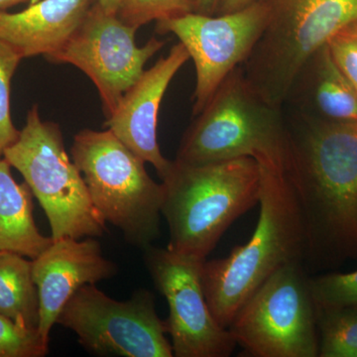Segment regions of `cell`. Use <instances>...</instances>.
Wrapping results in <instances>:
<instances>
[{
  "mask_svg": "<svg viewBox=\"0 0 357 357\" xmlns=\"http://www.w3.org/2000/svg\"><path fill=\"white\" fill-rule=\"evenodd\" d=\"M285 114V172L306 236L305 266L357 260V122Z\"/></svg>",
  "mask_w": 357,
  "mask_h": 357,
  "instance_id": "1",
  "label": "cell"
},
{
  "mask_svg": "<svg viewBox=\"0 0 357 357\" xmlns=\"http://www.w3.org/2000/svg\"><path fill=\"white\" fill-rule=\"evenodd\" d=\"M257 163L261 192L255 232L229 256L206 260L202 268L206 302L213 318L225 328L271 275L290 263L304 264L306 255L304 223L284 163L269 159Z\"/></svg>",
  "mask_w": 357,
  "mask_h": 357,
  "instance_id": "2",
  "label": "cell"
},
{
  "mask_svg": "<svg viewBox=\"0 0 357 357\" xmlns=\"http://www.w3.org/2000/svg\"><path fill=\"white\" fill-rule=\"evenodd\" d=\"M162 217L170 231L168 248L206 261L225 230L259 204L261 172L243 157L189 165L174 160L162 178Z\"/></svg>",
  "mask_w": 357,
  "mask_h": 357,
  "instance_id": "3",
  "label": "cell"
},
{
  "mask_svg": "<svg viewBox=\"0 0 357 357\" xmlns=\"http://www.w3.org/2000/svg\"><path fill=\"white\" fill-rule=\"evenodd\" d=\"M70 154L103 220L131 245H152L161 234L164 187L150 177L146 162L109 129L79 131Z\"/></svg>",
  "mask_w": 357,
  "mask_h": 357,
  "instance_id": "4",
  "label": "cell"
},
{
  "mask_svg": "<svg viewBox=\"0 0 357 357\" xmlns=\"http://www.w3.org/2000/svg\"><path fill=\"white\" fill-rule=\"evenodd\" d=\"M185 131L176 161L189 165L243 157L285 164L287 126L283 107L251 88L241 66L222 82Z\"/></svg>",
  "mask_w": 357,
  "mask_h": 357,
  "instance_id": "5",
  "label": "cell"
},
{
  "mask_svg": "<svg viewBox=\"0 0 357 357\" xmlns=\"http://www.w3.org/2000/svg\"><path fill=\"white\" fill-rule=\"evenodd\" d=\"M265 2L266 27L241 68L263 100L282 107L307 59L345 26L357 21V0Z\"/></svg>",
  "mask_w": 357,
  "mask_h": 357,
  "instance_id": "6",
  "label": "cell"
},
{
  "mask_svg": "<svg viewBox=\"0 0 357 357\" xmlns=\"http://www.w3.org/2000/svg\"><path fill=\"white\" fill-rule=\"evenodd\" d=\"M38 199L52 238L102 236L107 222L96 210L57 123L42 121L38 105L28 112L20 137L3 153Z\"/></svg>",
  "mask_w": 357,
  "mask_h": 357,
  "instance_id": "7",
  "label": "cell"
},
{
  "mask_svg": "<svg viewBox=\"0 0 357 357\" xmlns=\"http://www.w3.org/2000/svg\"><path fill=\"white\" fill-rule=\"evenodd\" d=\"M303 263L277 270L236 312L229 331L255 357L319 356L318 309Z\"/></svg>",
  "mask_w": 357,
  "mask_h": 357,
  "instance_id": "8",
  "label": "cell"
},
{
  "mask_svg": "<svg viewBox=\"0 0 357 357\" xmlns=\"http://www.w3.org/2000/svg\"><path fill=\"white\" fill-rule=\"evenodd\" d=\"M57 324L76 333L79 344L96 356L172 357L165 321L145 289L116 301L96 285H86L66 304Z\"/></svg>",
  "mask_w": 357,
  "mask_h": 357,
  "instance_id": "9",
  "label": "cell"
},
{
  "mask_svg": "<svg viewBox=\"0 0 357 357\" xmlns=\"http://www.w3.org/2000/svg\"><path fill=\"white\" fill-rule=\"evenodd\" d=\"M136 31L116 13L103 10L96 0L64 46L46 59L84 72L98 89L107 119L143 74L148 60L165 46L166 41L152 37L138 47Z\"/></svg>",
  "mask_w": 357,
  "mask_h": 357,
  "instance_id": "10",
  "label": "cell"
},
{
  "mask_svg": "<svg viewBox=\"0 0 357 357\" xmlns=\"http://www.w3.org/2000/svg\"><path fill=\"white\" fill-rule=\"evenodd\" d=\"M267 21V4L261 0L234 13H192L156 22V31L175 35L194 61L196 88L192 114H199L230 73L245 62Z\"/></svg>",
  "mask_w": 357,
  "mask_h": 357,
  "instance_id": "11",
  "label": "cell"
},
{
  "mask_svg": "<svg viewBox=\"0 0 357 357\" xmlns=\"http://www.w3.org/2000/svg\"><path fill=\"white\" fill-rule=\"evenodd\" d=\"M144 262L155 287L169 306L166 319L174 356L227 357L236 342L229 328L213 318L204 296V261L152 245L143 249Z\"/></svg>",
  "mask_w": 357,
  "mask_h": 357,
  "instance_id": "12",
  "label": "cell"
},
{
  "mask_svg": "<svg viewBox=\"0 0 357 357\" xmlns=\"http://www.w3.org/2000/svg\"><path fill=\"white\" fill-rule=\"evenodd\" d=\"M117 266L102 255L95 237L53 239L32 259V276L39 296L38 332L49 342L66 304L82 287L112 278Z\"/></svg>",
  "mask_w": 357,
  "mask_h": 357,
  "instance_id": "13",
  "label": "cell"
},
{
  "mask_svg": "<svg viewBox=\"0 0 357 357\" xmlns=\"http://www.w3.org/2000/svg\"><path fill=\"white\" fill-rule=\"evenodd\" d=\"M190 59L184 45L178 42L173 46L166 57L144 70L122 96L105 124L134 153L151 164L161 180L172 161L166 159L160 150L157 135L160 107L171 81Z\"/></svg>",
  "mask_w": 357,
  "mask_h": 357,
  "instance_id": "14",
  "label": "cell"
},
{
  "mask_svg": "<svg viewBox=\"0 0 357 357\" xmlns=\"http://www.w3.org/2000/svg\"><path fill=\"white\" fill-rule=\"evenodd\" d=\"M96 0H40L20 13L0 10V41L22 57H49L64 46Z\"/></svg>",
  "mask_w": 357,
  "mask_h": 357,
  "instance_id": "15",
  "label": "cell"
},
{
  "mask_svg": "<svg viewBox=\"0 0 357 357\" xmlns=\"http://www.w3.org/2000/svg\"><path fill=\"white\" fill-rule=\"evenodd\" d=\"M284 105L307 119L357 122V91L338 68L328 44L301 68Z\"/></svg>",
  "mask_w": 357,
  "mask_h": 357,
  "instance_id": "16",
  "label": "cell"
},
{
  "mask_svg": "<svg viewBox=\"0 0 357 357\" xmlns=\"http://www.w3.org/2000/svg\"><path fill=\"white\" fill-rule=\"evenodd\" d=\"M33 192L29 185L18 184L11 166L0 158V250L34 259L50 246L53 238L39 231L33 217Z\"/></svg>",
  "mask_w": 357,
  "mask_h": 357,
  "instance_id": "17",
  "label": "cell"
},
{
  "mask_svg": "<svg viewBox=\"0 0 357 357\" xmlns=\"http://www.w3.org/2000/svg\"><path fill=\"white\" fill-rule=\"evenodd\" d=\"M0 250V314L38 330L39 296L32 276V260Z\"/></svg>",
  "mask_w": 357,
  "mask_h": 357,
  "instance_id": "18",
  "label": "cell"
},
{
  "mask_svg": "<svg viewBox=\"0 0 357 357\" xmlns=\"http://www.w3.org/2000/svg\"><path fill=\"white\" fill-rule=\"evenodd\" d=\"M317 309L319 356L357 357V306Z\"/></svg>",
  "mask_w": 357,
  "mask_h": 357,
  "instance_id": "19",
  "label": "cell"
},
{
  "mask_svg": "<svg viewBox=\"0 0 357 357\" xmlns=\"http://www.w3.org/2000/svg\"><path fill=\"white\" fill-rule=\"evenodd\" d=\"M198 0H123L117 16L139 29L152 21H164L197 13Z\"/></svg>",
  "mask_w": 357,
  "mask_h": 357,
  "instance_id": "20",
  "label": "cell"
},
{
  "mask_svg": "<svg viewBox=\"0 0 357 357\" xmlns=\"http://www.w3.org/2000/svg\"><path fill=\"white\" fill-rule=\"evenodd\" d=\"M309 284L317 307L357 306V270L316 275Z\"/></svg>",
  "mask_w": 357,
  "mask_h": 357,
  "instance_id": "21",
  "label": "cell"
},
{
  "mask_svg": "<svg viewBox=\"0 0 357 357\" xmlns=\"http://www.w3.org/2000/svg\"><path fill=\"white\" fill-rule=\"evenodd\" d=\"M22 57L13 47L0 41V158L20 137L10 114L11 79Z\"/></svg>",
  "mask_w": 357,
  "mask_h": 357,
  "instance_id": "22",
  "label": "cell"
},
{
  "mask_svg": "<svg viewBox=\"0 0 357 357\" xmlns=\"http://www.w3.org/2000/svg\"><path fill=\"white\" fill-rule=\"evenodd\" d=\"M48 352L49 342L38 330L0 314V357H42Z\"/></svg>",
  "mask_w": 357,
  "mask_h": 357,
  "instance_id": "23",
  "label": "cell"
},
{
  "mask_svg": "<svg viewBox=\"0 0 357 357\" xmlns=\"http://www.w3.org/2000/svg\"><path fill=\"white\" fill-rule=\"evenodd\" d=\"M328 45L338 68L357 91V21L345 26Z\"/></svg>",
  "mask_w": 357,
  "mask_h": 357,
  "instance_id": "24",
  "label": "cell"
},
{
  "mask_svg": "<svg viewBox=\"0 0 357 357\" xmlns=\"http://www.w3.org/2000/svg\"><path fill=\"white\" fill-rule=\"evenodd\" d=\"M258 1H261V0H220L215 15L234 13V11L241 10V9L245 8Z\"/></svg>",
  "mask_w": 357,
  "mask_h": 357,
  "instance_id": "25",
  "label": "cell"
},
{
  "mask_svg": "<svg viewBox=\"0 0 357 357\" xmlns=\"http://www.w3.org/2000/svg\"><path fill=\"white\" fill-rule=\"evenodd\" d=\"M220 0H198L197 13L204 15H215Z\"/></svg>",
  "mask_w": 357,
  "mask_h": 357,
  "instance_id": "26",
  "label": "cell"
},
{
  "mask_svg": "<svg viewBox=\"0 0 357 357\" xmlns=\"http://www.w3.org/2000/svg\"><path fill=\"white\" fill-rule=\"evenodd\" d=\"M98 2L102 7L103 10L109 13L117 14L123 0H98Z\"/></svg>",
  "mask_w": 357,
  "mask_h": 357,
  "instance_id": "27",
  "label": "cell"
},
{
  "mask_svg": "<svg viewBox=\"0 0 357 357\" xmlns=\"http://www.w3.org/2000/svg\"><path fill=\"white\" fill-rule=\"evenodd\" d=\"M26 1H29V0H0V10H6L10 7L24 3Z\"/></svg>",
  "mask_w": 357,
  "mask_h": 357,
  "instance_id": "28",
  "label": "cell"
}]
</instances>
